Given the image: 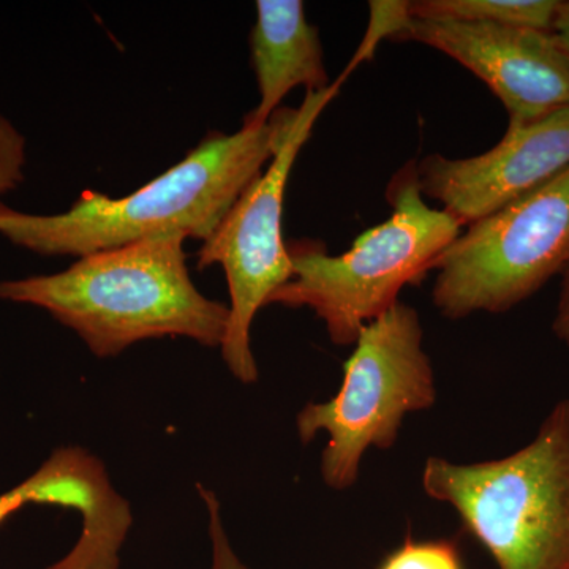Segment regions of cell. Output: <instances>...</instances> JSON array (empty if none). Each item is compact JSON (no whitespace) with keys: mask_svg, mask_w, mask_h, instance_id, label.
Masks as SVG:
<instances>
[{"mask_svg":"<svg viewBox=\"0 0 569 569\" xmlns=\"http://www.w3.org/2000/svg\"><path fill=\"white\" fill-rule=\"evenodd\" d=\"M295 114L280 108L263 126L211 132L181 162L122 198L84 192L51 216L0 201V236L29 252L74 258L168 236L203 242L263 173Z\"/></svg>","mask_w":569,"mask_h":569,"instance_id":"6da1fadb","label":"cell"},{"mask_svg":"<svg viewBox=\"0 0 569 569\" xmlns=\"http://www.w3.org/2000/svg\"><path fill=\"white\" fill-rule=\"evenodd\" d=\"M181 236L77 258L48 276L0 282V301L47 310L99 358L142 340L183 337L222 347L230 309L200 293Z\"/></svg>","mask_w":569,"mask_h":569,"instance_id":"7a4b0ae2","label":"cell"},{"mask_svg":"<svg viewBox=\"0 0 569 569\" xmlns=\"http://www.w3.org/2000/svg\"><path fill=\"white\" fill-rule=\"evenodd\" d=\"M392 213L365 231L351 249L328 254L317 242L288 246L295 274L277 288L268 306L313 310L336 346H355L365 326L399 302L407 284L421 282L462 227L443 209L426 203L417 162L389 182Z\"/></svg>","mask_w":569,"mask_h":569,"instance_id":"3957f363","label":"cell"},{"mask_svg":"<svg viewBox=\"0 0 569 569\" xmlns=\"http://www.w3.org/2000/svg\"><path fill=\"white\" fill-rule=\"evenodd\" d=\"M422 489L459 512L498 569H569V399L503 459H427Z\"/></svg>","mask_w":569,"mask_h":569,"instance_id":"277c9868","label":"cell"},{"mask_svg":"<svg viewBox=\"0 0 569 569\" xmlns=\"http://www.w3.org/2000/svg\"><path fill=\"white\" fill-rule=\"evenodd\" d=\"M436 400L421 318L399 301L362 328L343 365L339 392L326 402L307 403L296 427L302 443L317 433L328 436L321 477L329 489L347 490L358 481L366 452L395 447L403 419L429 410Z\"/></svg>","mask_w":569,"mask_h":569,"instance_id":"5b68a950","label":"cell"},{"mask_svg":"<svg viewBox=\"0 0 569 569\" xmlns=\"http://www.w3.org/2000/svg\"><path fill=\"white\" fill-rule=\"evenodd\" d=\"M568 263L569 168L468 224L433 263L432 302L449 320L509 312Z\"/></svg>","mask_w":569,"mask_h":569,"instance_id":"8992f818","label":"cell"},{"mask_svg":"<svg viewBox=\"0 0 569 569\" xmlns=\"http://www.w3.org/2000/svg\"><path fill=\"white\" fill-rule=\"evenodd\" d=\"M340 82L336 81L325 92H307L268 168L247 187L198 252L200 271L219 264L227 277L230 317L220 350L224 365L244 385L258 380L250 340L254 317L261 307L268 306L277 288L295 274L282 231L288 178Z\"/></svg>","mask_w":569,"mask_h":569,"instance_id":"52a82bcc","label":"cell"},{"mask_svg":"<svg viewBox=\"0 0 569 569\" xmlns=\"http://www.w3.org/2000/svg\"><path fill=\"white\" fill-rule=\"evenodd\" d=\"M389 40L418 41L477 74L503 103L509 126L569 108V54L552 32L408 14Z\"/></svg>","mask_w":569,"mask_h":569,"instance_id":"ba28073f","label":"cell"},{"mask_svg":"<svg viewBox=\"0 0 569 569\" xmlns=\"http://www.w3.org/2000/svg\"><path fill=\"white\" fill-rule=\"evenodd\" d=\"M569 168V108L509 126L492 149L466 159L430 153L417 162L425 198L460 227L478 222Z\"/></svg>","mask_w":569,"mask_h":569,"instance_id":"9c48e42d","label":"cell"},{"mask_svg":"<svg viewBox=\"0 0 569 569\" xmlns=\"http://www.w3.org/2000/svg\"><path fill=\"white\" fill-rule=\"evenodd\" d=\"M29 503L77 509L81 537L61 560L44 569H119L132 527L129 503L114 489L99 459L80 448H62L13 489L0 493V526Z\"/></svg>","mask_w":569,"mask_h":569,"instance_id":"30bf717a","label":"cell"},{"mask_svg":"<svg viewBox=\"0 0 569 569\" xmlns=\"http://www.w3.org/2000/svg\"><path fill=\"white\" fill-rule=\"evenodd\" d=\"M250 62L260 102L244 119L263 126L296 88L325 92L331 88L320 32L306 17L301 0H258L250 33Z\"/></svg>","mask_w":569,"mask_h":569,"instance_id":"8fae6325","label":"cell"},{"mask_svg":"<svg viewBox=\"0 0 569 569\" xmlns=\"http://www.w3.org/2000/svg\"><path fill=\"white\" fill-rule=\"evenodd\" d=\"M559 0H415L407 11L418 20L485 22L552 32Z\"/></svg>","mask_w":569,"mask_h":569,"instance_id":"7c38bea8","label":"cell"},{"mask_svg":"<svg viewBox=\"0 0 569 569\" xmlns=\"http://www.w3.org/2000/svg\"><path fill=\"white\" fill-rule=\"evenodd\" d=\"M378 569H463L458 546L448 539L411 541L389 553Z\"/></svg>","mask_w":569,"mask_h":569,"instance_id":"4fadbf2b","label":"cell"},{"mask_svg":"<svg viewBox=\"0 0 569 569\" xmlns=\"http://www.w3.org/2000/svg\"><path fill=\"white\" fill-rule=\"evenodd\" d=\"M26 152L24 134L0 114V197L24 182Z\"/></svg>","mask_w":569,"mask_h":569,"instance_id":"5bb4252c","label":"cell"},{"mask_svg":"<svg viewBox=\"0 0 569 569\" xmlns=\"http://www.w3.org/2000/svg\"><path fill=\"white\" fill-rule=\"evenodd\" d=\"M198 492L203 498L209 518V539H211V569H252L239 559L231 546L220 511V501L213 490L198 486Z\"/></svg>","mask_w":569,"mask_h":569,"instance_id":"9a60e30c","label":"cell"},{"mask_svg":"<svg viewBox=\"0 0 569 569\" xmlns=\"http://www.w3.org/2000/svg\"><path fill=\"white\" fill-rule=\"evenodd\" d=\"M552 331L560 342L569 347V263L563 271V282H561L559 305H557L556 317L552 321Z\"/></svg>","mask_w":569,"mask_h":569,"instance_id":"2e32d148","label":"cell"},{"mask_svg":"<svg viewBox=\"0 0 569 569\" xmlns=\"http://www.w3.org/2000/svg\"><path fill=\"white\" fill-rule=\"evenodd\" d=\"M552 33L569 54V0H559L556 18H553Z\"/></svg>","mask_w":569,"mask_h":569,"instance_id":"e0dca14e","label":"cell"}]
</instances>
